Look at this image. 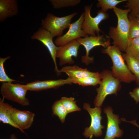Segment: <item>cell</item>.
Masks as SVG:
<instances>
[{
	"label": "cell",
	"mask_w": 139,
	"mask_h": 139,
	"mask_svg": "<svg viewBox=\"0 0 139 139\" xmlns=\"http://www.w3.org/2000/svg\"><path fill=\"white\" fill-rule=\"evenodd\" d=\"M118 19L116 27H110L108 36L113 40L112 44L121 51L125 52L129 40L130 21L128 17L129 9L123 10L116 7L113 9Z\"/></svg>",
	"instance_id": "6da1fadb"
},
{
	"label": "cell",
	"mask_w": 139,
	"mask_h": 139,
	"mask_svg": "<svg viewBox=\"0 0 139 139\" xmlns=\"http://www.w3.org/2000/svg\"><path fill=\"white\" fill-rule=\"evenodd\" d=\"M102 52L107 54L111 58L113 64L111 72L115 78L121 82L128 83L136 81V77L125 64L122 53L118 47L110 45L102 49Z\"/></svg>",
	"instance_id": "7a4b0ae2"
},
{
	"label": "cell",
	"mask_w": 139,
	"mask_h": 139,
	"mask_svg": "<svg viewBox=\"0 0 139 139\" xmlns=\"http://www.w3.org/2000/svg\"><path fill=\"white\" fill-rule=\"evenodd\" d=\"M100 74L101 82L96 89L97 93L94 102L95 107H100L107 95L112 94L117 95L121 87V82L113 76L111 71L105 70Z\"/></svg>",
	"instance_id": "3957f363"
},
{
	"label": "cell",
	"mask_w": 139,
	"mask_h": 139,
	"mask_svg": "<svg viewBox=\"0 0 139 139\" xmlns=\"http://www.w3.org/2000/svg\"><path fill=\"white\" fill-rule=\"evenodd\" d=\"M77 14L76 12L62 17L57 16L51 13L47 14L41 20L42 27L46 29L54 37L63 35L64 30L69 28L73 18Z\"/></svg>",
	"instance_id": "277c9868"
},
{
	"label": "cell",
	"mask_w": 139,
	"mask_h": 139,
	"mask_svg": "<svg viewBox=\"0 0 139 139\" xmlns=\"http://www.w3.org/2000/svg\"><path fill=\"white\" fill-rule=\"evenodd\" d=\"M28 89L26 84L3 82L0 88L3 99H5L16 102L23 106L30 105L29 100L26 97Z\"/></svg>",
	"instance_id": "5b68a950"
},
{
	"label": "cell",
	"mask_w": 139,
	"mask_h": 139,
	"mask_svg": "<svg viewBox=\"0 0 139 139\" xmlns=\"http://www.w3.org/2000/svg\"><path fill=\"white\" fill-rule=\"evenodd\" d=\"M92 4L86 5L84 8V20L82 23V29L88 35L95 36L99 35L101 30L99 27V24L102 21L108 19L109 15L101 10H98L95 17H92L90 14Z\"/></svg>",
	"instance_id": "8992f818"
},
{
	"label": "cell",
	"mask_w": 139,
	"mask_h": 139,
	"mask_svg": "<svg viewBox=\"0 0 139 139\" xmlns=\"http://www.w3.org/2000/svg\"><path fill=\"white\" fill-rule=\"evenodd\" d=\"M109 38L108 36L100 34L95 36H90L84 38H80L76 39L81 45H83L85 49L86 54L81 57L82 63L88 65L93 63V57H90V51L94 47L102 46L105 48L110 45Z\"/></svg>",
	"instance_id": "52a82bcc"
},
{
	"label": "cell",
	"mask_w": 139,
	"mask_h": 139,
	"mask_svg": "<svg viewBox=\"0 0 139 139\" xmlns=\"http://www.w3.org/2000/svg\"><path fill=\"white\" fill-rule=\"evenodd\" d=\"M83 107L88 111L91 118L90 125L89 127L85 128L83 135L85 137L90 139L93 135L96 137L101 136L102 135V129L104 127L101 124V108L97 107L91 108L90 105L87 103H84Z\"/></svg>",
	"instance_id": "ba28073f"
},
{
	"label": "cell",
	"mask_w": 139,
	"mask_h": 139,
	"mask_svg": "<svg viewBox=\"0 0 139 139\" xmlns=\"http://www.w3.org/2000/svg\"><path fill=\"white\" fill-rule=\"evenodd\" d=\"M84 12L81 13L79 19L71 23L68 31L62 36L57 37L54 43L57 47H60L77 38L88 36L82 29V23L84 20Z\"/></svg>",
	"instance_id": "9c48e42d"
},
{
	"label": "cell",
	"mask_w": 139,
	"mask_h": 139,
	"mask_svg": "<svg viewBox=\"0 0 139 139\" xmlns=\"http://www.w3.org/2000/svg\"><path fill=\"white\" fill-rule=\"evenodd\" d=\"M7 112L11 119L22 133H25L24 130L29 129L33 124L35 115L31 111L19 110L9 104Z\"/></svg>",
	"instance_id": "30bf717a"
},
{
	"label": "cell",
	"mask_w": 139,
	"mask_h": 139,
	"mask_svg": "<svg viewBox=\"0 0 139 139\" xmlns=\"http://www.w3.org/2000/svg\"><path fill=\"white\" fill-rule=\"evenodd\" d=\"M54 37L50 32L41 27L34 33L31 38L40 41L48 49L53 60L55 66V71L57 75L60 73L58 68L56 62V54L58 47L53 42Z\"/></svg>",
	"instance_id": "8fae6325"
},
{
	"label": "cell",
	"mask_w": 139,
	"mask_h": 139,
	"mask_svg": "<svg viewBox=\"0 0 139 139\" xmlns=\"http://www.w3.org/2000/svg\"><path fill=\"white\" fill-rule=\"evenodd\" d=\"M81 45L76 40L72 41L60 47H58L56 56L59 59L60 66L74 63L72 57L78 56V50Z\"/></svg>",
	"instance_id": "7c38bea8"
},
{
	"label": "cell",
	"mask_w": 139,
	"mask_h": 139,
	"mask_svg": "<svg viewBox=\"0 0 139 139\" xmlns=\"http://www.w3.org/2000/svg\"><path fill=\"white\" fill-rule=\"evenodd\" d=\"M104 112L106 115L107 123L106 134L103 139H113L122 137L123 131L119 126L121 121L119 115L113 114L112 108L109 106L105 108Z\"/></svg>",
	"instance_id": "4fadbf2b"
},
{
	"label": "cell",
	"mask_w": 139,
	"mask_h": 139,
	"mask_svg": "<svg viewBox=\"0 0 139 139\" xmlns=\"http://www.w3.org/2000/svg\"><path fill=\"white\" fill-rule=\"evenodd\" d=\"M72 83L68 77L65 79L37 81L26 84L28 91H39L51 89H57L66 84Z\"/></svg>",
	"instance_id": "5bb4252c"
},
{
	"label": "cell",
	"mask_w": 139,
	"mask_h": 139,
	"mask_svg": "<svg viewBox=\"0 0 139 139\" xmlns=\"http://www.w3.org/2000/svg\"><path fill=\"white\" fill-rule=\"evenodd\" d=\"M59 71L60 73H65L71 80L96 76L100 74L98 72H92L86 68H83L76 65L64 66L59 70Z\"/></svg>",
	"instance_id": "9a60e30c"
},
{
	"label": "cell",
	"mask_w": 139,
	"mask_h": 139,
	"mask_svg": "<svg viewBox=\"0 0 139 139\" xmlns=\"http://www.w3.org/2000/svg\"><path fill=\"white\" fill-rule=\"evenodd\" d=\"M19 13L16 0H0V22H2L7 18L17 15Z\"/></svg>",
	"instance_id": "2e32d148"
},
{
	"label": "cell",
	"mask_w": 139,
	"mask_h": 139,
	"mask_svg": "<svg viewBox=\"0 0 139 139\" xmlns=\"http://www.w3.org/2000/svg\"><path fill=\"white\" fill-rule=\"evenodd\" d=\"M122 55L129 69L136 77L135 81L139 85V60L126 54H122Z\"/></svg>",
	"instance_id": "e0dca14e"
},
{
	"label": "cell",
	"mask_w": 139,
	"mask_h": 139,
	"mask_svg": "<svg viewBox=\"0 0 139 139\" xmlns=\"http://www.w3.org/2000/svg\"><path fill=\"white\" fill-rule=\"evenodd\" d=\"M3 100L1 98L0 99V122L10 125L20 131V128L10 118L7 112L9 104L4 102Z\"/></svg>",
	"instance_id": "ac0fdd59"
},
{
	"label": "cell",
	"mask_w": 139,
	"mask_h": 139,
	"mask_svg": "<svg viewBox=\"0 0 139 139\" xmlns=\"http://www.w3.org/2000/svg\"><path fill=\"white\" fill-rule=\"evenodd\" d=\"M101 77L100 74L95 76H90L83 79L71 80L72 83L78 84L83 86H95L101 82Z\"/></svg>",
	"instance_id": "d6986e66"
},
{
	"label": "cell",
	"mask_w": 139,
	"mask_h": 139,
	"mask_svg": "<svg viewBox=\"0 0 139 139\" xmlns=\"http://www.w3.org/2000/svg\"><path fill=\"white\" fill-rule=\"evenodd\" d=\"M125 52L127 55L139 60V37L129 40Z\"/></svg>",
	"instance_id": "ffe728a7"
},
{
	"label": "cell",
	"mask_w": 139,
	"mask_h": 139,
	"mask_svg": "<svg viewBox=\"0 0 139 139\" xmlns=\"http://www.w3.org/2000/svg\"><path fill=\"white\" fill-rule=\"evenodd\" d=\"M52 109L54 114L58 117L62 123H64L68 113L60 100L56 101L54 103Z\"/></svg>",
	"instance_id": "44dd1931"
},
{
	"label": "cell",
	"mask_w": 139,
	"mask_h": 139,
	"mask_svg": "<svg viewBox=\"0 0 139 139\" xmlns=\"http://www.w3.org/2000/svg\"><path fill=\"white\" fill-rule=\"evenodd\" d=\"M60 100L68 113L81 110L76 104V101L74 98L63 97Z\"/></svg>",
	"instance_id": "7402d4cb"
},
{
	"label": "cell",
	"mask_w": 139,
	"mask_h": 139,
	"mask_svg": "<svg viewBox=\"0 0 139 139\" xmlns=\"http://www.w3.org/2000/svg\"><path fill=\"white\" fill-rule=\"evenodd\" d=\"M127 1V0H98L97 6L98 8L101 7V10L103 12H106L108 10L113 9L118 4Z\"/></svg>",
	"instance_id": "603a6c76"
},
{
	"label": "cell",
	"mask_w": 139,
	"mask_h": 139,
	"mask_svg": "<svg viewBox=\"0 0 139 139\" xmlns=\"http://www.w3.org/2000/svg\"><path fill=\"white\" fill-rule=\"evenodd\" d=\"M54 8H60L70 6H74L81 2L80 0H49Z\"/></svg>",
	"instance_id": "cb8c5ba5"
},
{
	"label": "cell",
	"mask_w": 139,
	"mask_h": 139,
	"mask_svg": "<svg viewBox=\"0 0 139 139\" xmlns=\"http://www.w3.org/2000/svg\"><path fill=\"white\" fill-rule=\"evenodd\" d=\"M125 7L130 10V13L128 15L129 19L135 18L139 15V0H127Z\"/></svg>",
	"instance_id": "d4e9b609"
},
{
	"label": "cell",
	"mask_w": 139,
	"mask_h": 139,
	"mask_svg": "<svg viewBox=\"0 0 139 139\" xmlns=\"http://www.w3.org/2000/svg\"><path fill=\"white\" fill-rule=\"evenodd\" d=\"M129 20V39L139 37V20L136 17Z\"/></svg>",
	"instance_id": "484cf974"
},
{
	"label": "cell",
	"mask_w": 139,
	"mask_h": 139,
	"mask_svg": "<svg viewBox=\"0 0 139 139\" xmlns=\"http://www.w3.org/2000/svg\"><path fill=\"white\" fill-rule=\"evenodd\" d=\"M10 56L0 58V81L3 82H12L16 81L9 77L5 73L4 64L5 61L10 58Z\"/></svg>",
	"instance_id": "4316f807"
},
{
	"label": "cell",
	"mask_w": 139,
	"mask_h": 139,
	"mask_svg": "<svg viewBox=\"0 0 139 139\" xmlns=\"http://www.w3.org/2000/svg\"><path fill=\"white\" fill-rule=\"evenodd\" d=\"M129 94L137 103L139 102V87H137L132 92H130Z\"/></svg>",
	"instance_id": "83f0119b"
},
{
	"label": "cell",
	"mask_w": 139,
	"mask_h": 139,
	"mask_svg": "<svg viewBox=\"0 0 139 139\" xmlns=\"http://www.w3.org/2000/svg\"><path fill=\"white\" fill-rule=\"evenodd\" d=\"M128 122H130L133 125H135L137 126L139 128V126L137 124V123L136 122V120H132L131 121H128Z\"/></svg>",
	"instance_id": "f1b7e54d"
},
{
	"label": "cell",
	"mask_w": 139,
	"mask_h": 139,
	"mask_svg": "<svg viewBox=\"0 0 139 139\" xmlns=\"http://www.w3.org/2000/svg\"><path fill=\"white\" fill-rule=\"evenodd\" d=\"M9 139H18L16 137L15 135L14 134H12L10 136V138Z\"/></svg>",
	"instance_id": "f546056e"
},
{
	"label": "cell",
	"mask_w": 139,
	"mask_h": 139,
	"mask_svg": "<svg viewBox=\"0 0 139 139\" xmlns=\"http://www.w3.org/2000/svg\"><path fill=\"white\" fill-rule=\"evenodd\" d=\"M136 18L139 20V15L137 16L136 17Z\"/></svg>",
	"instance_id": "4dcf8cb0"
},
{
	"label": "cell",
	"mask_w": 139,
	"mask_h": 139,
	"mask_svg": "<svg viewBox=\"0 0 139 139\" xmlns=\"http://www.w3.org/2000/svg\"><path fill=\"white\" fill-rule=\"evenodd\" d=\"M113 139H116V138H113Z\"/></svg>",
	"instance_id": "1f68e13d"
}]
</instances>
